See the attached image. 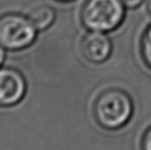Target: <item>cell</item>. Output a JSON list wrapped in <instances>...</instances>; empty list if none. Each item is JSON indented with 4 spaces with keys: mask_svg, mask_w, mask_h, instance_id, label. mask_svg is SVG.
Masks as SVG:
<instances>
[{
    "mask_svg": "<svg viewBox=\"0 0 151 150\" xmlns=\"http://www.w3.org/2000/svg\"><path fill=\"white\" fill-rule=\"evenodd\" d=\"M133 103L130 97L124 91L111 89L103 92L94 105V115L102 127L117 129L130 120Z\"/></svg>",
    "mask_w": 151,
    "mask_h": 150,
    "instance_id": "1",
    "label": "cell"
},
{
    "mask_svg": "<svg viewBox=\"0 0 151 150\" xmlns=\"http://www.w3.org/2000/svg\"><path fill=\"white\" fill-rule=\"evenodd\" d=\"M124 17L122 0H87L81 11V20L86 28L101 33L116 29Z\"/></svg>",
    "mask_w": 151,
    "mask_h": 150,
    "instance_id": "2",
    "label": "cell"
},
{
    "mask_svg": "<svg viewBox=\"0 0 151 150\" xmlns=\"http://www.w3.org/2000/svg\"><path fill=\"white\" fill-rule=\"evenodd\" d=\"M37 29L29 18L17 14L0 17V45L8 50H22L35 41Z\"/></svg>",
    "mask_w": 151,
    "mask_h": 150,
    "instance_id": "3",
    "label": "cell"
},
{
    "mask_svg": "<svg viewBox=\"0 0 151 150\" xmlns=\"http://www.w3.org/2000/svg\"><path fill=\"white\" fill-rule=\"evenodd\" d=\"M25 92L26 82L18 71L12 68H0V104L17 103Z\"/></svg>",
    "mask_w": 151,
    "mask_h": 150,
    "instance_id": "4",
    "label": "cell"
},
{
    "mask_svg": "<svg viewBox=\"0 0 151 150\" xmlns=\"http://www.w3.org/2000/svg\"><path fill=\"white\" fill-rule=\"evenodd\" d=\"M81 51L84 57L90 62L102 63L110 57L112 45L106 34L92 31L83 37Z\"/></svg>",
    "mask_w": 151,
    "mask_h": 150,
    "instance_id": "5",
    "label": "cell"
},
{
    "mask_svg": "<svg viewBox=\"0 0 151 150\" xmlns=\"http://www.w3.org/2000/svg\"><path fill=\"white\" fill-rule=\"evenodd\" d=\"M28 18L37 30L42 31L53 24L55 18V11L52 7L47 5H39L33 8L29 13Z\"/></svg>",
    "mask_w": 151,
    "mask_h": 150,
    "instance_id": "6",
    "label": "cell"
},
{
    "mask_svg": "<svg viewBox=\"0 0 151 150\" xmlns=\"http://www.w3.org/2000/svg\"><path fill=\"white\" fill-rule=\"evenodd\" d=\"M142 54L145 63L151 68V26L146 30L142 37Z\"/></svg>",
    "mask_w": 151,
    "mask_h": 150,
    "instance_id": "7",
    "label": "cell"
},
{
    "mask_svg": "<svg viewBox=\"0 0 151 150\" xmlns=\"http://www.w3.org/2000/svg\"><path fill=\"white\" fill-rule=\"evenodd\" d=\"M142 147V150H151V127H149L145 134Z\"/></svg>",
    "mask_w": 151,
    "mask_h": 150,
    "instance_id": "8",
    "label": "cell"
},
{
    "mask_svg": "<svg viewBox=\"0 0 151 150\" xmlns=\"http://www.w3.org/2000/svg\"><path fill=\"white\" fill-rule=\"evenodd\" d=\"M142 0H122L124 5L127 8H136L142 3Z\"/></svg>",
    "mask_w": 151,
    "mask_h": 150,
    "instance_id": "9",
    "label": "cell"
},
{
    "mask_svg": "<svg viewBox=\"0 0 151 150\" xmlns=\"http://www.w3.org/2000/svg\"><path fill=\"white\" fill-rule=\"evenodd\" d=\"M4 58H5V53H4V49L3 47L0 45V65L2 64V62L4 60Z\"/></svg>",
    "mask_w": 151,
    "mask_h": 150,
    "instance_id": "10",
    "label": "cell"
},
{
    "mask_svg": "<svg viewBox=\"0 0 151 150\" xmlns=\"http://www.w3.org/2000/svg\"><path fill=\"white\" fill-rule=\"evenodd\" d=\"M147 10H148L149 14L151 15V0H148L147 1Z\"/></svg>",
    "mask_w": 151,
    "mask_h": 150,
    "instance_id": "11",
    "label": "cell"
},
{
    "mask_svg": "<svg viewBox=\"0 0 151 150\" xmlns=\"http://www.w3.org/2000/svg\"><path fill=\"white\" fill-rule=\"evenodd\" d=\"M59 1H70V0H59Z\"/></svg>",
    "mask_w": 151,
    "mask_h": 150,
    "instance_id": "12",
    "label": "cell"
}]
</instances>
